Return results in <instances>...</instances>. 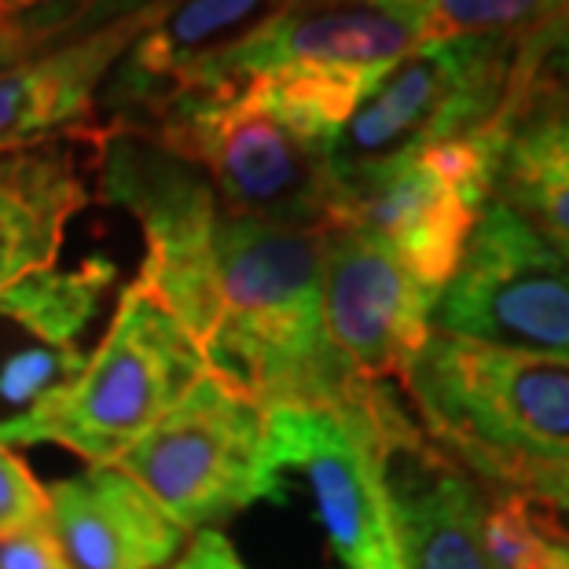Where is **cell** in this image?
<instances>
[{
  "instance_id": "cell-1",
  "label": "cell",
  "mask_w": 569,
  "mask_h": 569,
  "mask_svg": "<svg viewBox=\"0 0 569 569\" xmlns=\"http://www.w3.org/2000/svg\"><path fill=\"white\" fill-rule=\"evenodd\" d=\"M100 196L140 221L137 280L213 379L261 408L346 405L360 386L323 335V232L228 213L196 166L132 129H92Z\"/></svg>"
},
{
  "instance_id": "cell-2",
  "label": "cell",
  "mask_w": 569,
  "mask_h": 569,
  "mask_svg": "<svg viewBox=\"0 0 569 569\" xmlns=\"http://www.w3.org/2000/svg\"><path fill=\"white\" fill-rule=\"evenodd\" d=\"M371 78L276 70L162 100L132 132L196 166L228 213L323 232L335 224L327 151Z\"/></svg>"
},
{
  "instance_id": "cell-3",
  "label": "cell",
  "mask_w": 569,
  "mask_h": 569,
  "mask_svg": "<svg viewBox=\"0 0 569 569\" xmlns=\"http://www.w3.org/2000/svg\"><path fill=\"white\" fill-rule=\"evenodd\" d=\"M422 433L475 481L569 467V360L430 335L401 386Z\"/></svg>"
},
{
  "instance_id": "cell-4",
  "label": "cell",
  "mask_w": 569,
  "mask_h": 569,
  "mask_svg": "<svg viewBox=\"0 0 569 569\" xmlns=\"http://www.w3.org/2000/svg\"><path fill=\"white\" fill-rule=\"evenodd\" d=\"M522 41L427 38L379 74L327 151L335 196L433 143L522 111Z\"/></svg>"
},
{
  "instance_id": "cell-5",
  "label": "cell",
  "mask_w": 569,
  "mask_h": 569,
  "mask_svg": "<svg viewBox=\"0 0 569 569\" xmlns=\"http://www.w3.org/2000/svg\"><path fill=\"white\" fill-rule=\"evenodd\" d=\"M114 467L184 532L210 529L258 500H287L269 459L264 408L210 371Z\"/></svg>"
},
{
  "instance_id": "cell-6",
  "label": "cell",
  "mask_w": 569,
  "mask_h": 569,
  "mask_svg": "<svg viewBox=\"0 0 569 569\" xmlns=\"http://www.w3.org/2000/svg\"><path fill=\"white\" fill-rule=\"evenodd\" d=\"M511 126L515 114H503L481 132L433 143L338 191L335 224H353L379 239L422 287L441 295L496 196Z\"/></svg>"
},
{
  "instance_id": "cell-7",
  "label": "cell",
  "mask_w": 569,
  "mask_h": 569,
  "mask_svg": "<svg viewBox=\"0 0 569 569\" xmlns=\"http://www.w3.org/2000/svg\"><path fill=\"white\" fill-rule=\"evenodd\" d=\"M202 375V353L184 327L148 287L132 280L81 379L48 419L44 441H59L92 467L114 463Z\"/></svg>"
},
{
  "instance_id": "cell-8",
  "label": "cell",
  "mask_w": 569,
  "mask_h": 569,
  "mask_svg": "<svg viewBox=\"0 0 569 569\" xmlns=\"http://www.w3.org/2000/svg\"><path fill=\"white\" fill-rule=\"evenodd\" d=\"M433 335L569 360V261L503 199H489L433 306Z\"/></svg>"
},
{
  "instance_id": "cell-9",
  "label": "cell",
  "mask_w": 569,
  "mask_h": 569,
  "mask_svg": "<svg viewBox=\"0 0 569 569\" xmlns=\"http://www.w3.org/2000/svg\"><path fill=\"white\" fill-rule=\"evenodd\" d=\"M371 390L365 382L346 405L264 408L269 459L280 478H301L312 515L346 569H401L368 411Z\"/></svg>"
},
{
  "instance_id": "cell-10",
  "label": "cell",
  "mask_w": 569,
  "mask_h": 569,
  "mask_svg": "<svg viewBox=\"0 0 569 569\" xmlns=\"http://www.w3.org/2000/svg\"><path fill=\"white\" fill-rule=\"evenodd\" d=\"M118 264L84 258L0 290V445H41L44 427L89 365L81 338L100 317Z\"/></svg>"
},
{
  "instance_id": "cell-11",
  "label": "cell",
  "mask_w": 569,
  "mask_h": 569,
  "mask_svg": "<svg viewBox=\"0 0 569 569\" xmlns=\"http://www.w3.org/2000/svg\"><path fill=\"white\" fill-rule=\"evenodd\" d=\"M320 306L327 346L349 379L401 390L433 335L438 295L379 239L353 224H331L323 228Z\"/></svg>"
},
{
  "instance_id": "cell-12",
  "label": "cell",
  "mask_w": 569,
  "mask_h": 569,
  "mask_svg": "<svg viewBox=\"0 0 569 569\" xmlns=\"http://www.w3.org/2000/svg\"><path fill=\"white\" fill-rule=\"evenodd\" d=\"M368 411L401 569H492L478 481L422 433L397 386H375Z\"/></svg>"
},
{
  "instance_id": "cell-13",
  "label": "cell",
  "mask_w": 569,
  "mask_h": 569,
  "mask_svg": "<svg viewBox=\"0 0 569 569\" xmlns=\"http://www.w3.org/2000/svg\"><path fill=\"white\" fill-rule=\"evenodd\" d=\"M427 38V0H287L247 44L206 70L196 89H228L276 70L379 78Z\"/></svg>"
},
{
  "instance_id": "cell-14",
  "label": "cell",
  "mask_w": 569,
  "mask_h": 569,
  "mask_svg": "<svg viewBox=\"0 0 569 569\" xmlns=\"http://www.w3.org/2000/svg\"><path fill=\"white\" fill-rule=\"evenodd\" d=\"M287 0H159L103 81L114 129H132L169 96L196 89L206 70L247 44Z\"/></svg>"
},
{
  "instance_id": "cell-15",
  "label": "cell",
  "mask_w": 569,
  "mask_h": 569,
  "mask_svg": "<svg viewBox=\"0 0 569 569\" xmlns=\"http://www.w3.org/2000/svg\"><path fill=\"white\" fill-rule=\"evenodd\" d=\"M48 529L67 569H166L188 532L114 463L48 489Z\"/></svg>"
},
{
  "instance_id": "cell-16",
  "label": "cell",
  "mask_w": 569,
  "mask_h": 569,
  "mask_svg": "<svg viewBox=\"0 0 569 569\" xmlns=\"http://www.w3.org/2000/svg\"><path fill=\"white\" fill-rule=\"evenodd\" d=\"M151 11L0 67V151L92 132L96 96Z\"/></svg>"
},
{
  "instance_id": "cell-17",
  "label": "cell",
  "mask_w": 569,
  "mask_h": 569,
  "mask_svg": "<svg viewBox=\"0 0 569 569\" xmlns=\"http://www.w3.org/2000/svg\"><path fill=\"white\" fill-rule=\"evenodd\" d=\"M84 202L89 188L70 143L0 151V290L52 269L70 217Z\"/></svg>"
},
{
  "instance_id": "cell-18",
  "label": "cell",
  "mask_w": 569,
  "mask_h": 569,
  "mask_svg": "<svg viewBox=\"0 0 569 569\" xmlns=\"http://www.w3.org/2000/svg\"><path fill=\"white\" fill-rule=\"evenodd\" d=\"M496 199L555 247H569V100L529 96L503 143Z\"/></svg>"
},
{
  "instance_id": "cell-19",
  "label": "cell",
  "mask_w": 569,
  "mask_h": 569,
  "mask_svg": "<svg viewBox=\"0 0 569 569\" xmlns=\"http://www.w3.org/2000/svg\"><path fill=\"white\" fill-rule=\"evenodd\" d=\"M481 543L492 569H569V529L562 518L518 489H496L486 500Z\"/></svg>"
},
{
  "instance_id": "cell-20",
  "label": "cell",
  "mask_w": 569,
  "mask_h": 569,
  "mask_svg": "<svg viewBox=\"0 0 569 569\" xmlns=\"http://www.w3.org/2000/svg\"><path fill=\"white\" fill-rule=\"evenodd\" d=\"M430 38L529 41L569 22V0H427Z\"/></svg>"
},
{
  "instance_id": "cell-21",
  "label": "cell",
  "mask_w": 569,
  "mask_h": 569,
  "mask_svg": "<svg viewBox=\"0 0 569 569\" xmlns=\"http://www.w3.org/2000/svg\"><path fill=\"white\" fill-rule=\"evenodd\" d=\"M48 522V492L33 481L27 463L0 445V537Z\"/></svg>"
},
{
  "instance_id": "cell-22",
  "label": "cell",
  "mask_w": 569,
  "mask_h": 569,
  "mask_svg": "<svg viewBox=\"0 0 569 569\" xmlns=\"http://www.w3.org/2000/svg\"><path fill=\"white\" fill-rule=\"evenodd\" d=\"M81 4H92V0H0V19H4L8 30V52L16 67L30 56V48L38 44L41 33L52 27V22L63 16V11H74Z\"/></svg>"
},
{
  "instance_id": "cell-23",
  "label": "cell",
  "mask_w": 569,
  "mask_h": 569,
  "mask_svg": "<svg viewBox=\"0 0 569 569\" xmlns=\"http://www.w3.org/2000/svg\"><path fill=\"white\" fill-rule=\"evenodd\" d=\"M537 92L569 100V27L529 44V96Z\"/></svg>"
},
{
  "instance_id": "cell-24",
  "label": "cell",
  "mask_w": 569,
  "mask_h": 569,
  "mask_svg": "<svg viewBox=\"0 0 569 569\" xmlns=\"http://www.w3.org/2000/svg\"><path fill=\"white\" fill-rule=\"evenodd\" d=\"M0 569H67L48 522L0 537Z\"/></svg>"
},
{
  "instance_id": "cell-25",
  "label": "cell",
  "mask_w": 569,
  "mask_h": 569,
  "mask_svg": "<svg viewBox=\"0 0 569 569\" xmlns=\"http://www.w3.org/2000/svg\"><path fill=\"white\" fill-rule=\"evenodd\" d=\"M503 489H518V492L532 496V500L548 503L551 511L562 518V526L569 529V467L522 470V475H515Z\"/></svg>"
},
{
  "instance_id": "cell-26",
  "label": "cell",
  "mask_w": 569,
  "mask_h": 569,
  "mask_svg": "<svg viewBox=\"0 0 569 569\" xmlns=\"http://www.w3.org/2000/svg\"><path fill=\"white\" fill-rule=\"evenodd\" d=\"M169 569H247V566L236 555L232 543L221 537V532H217V529H199Z\"/></svg>"
},
{
  "instance_id": "cell-27",
  "label": "cell",
  "mask_w": 569,
  "mask_h": 569,
  "mask_svg": "<svg viewBox=\"0 0 569 569\" xmlns=\"http://www.w3.org/2000/svg\"><path fill=\"white\" fill-rule=\"evenodd\" d=\"M11 63V52H8V30H4V19H0V67Z\"/></svg>"
},
{
  "instance_id": "cell-28",
  "label": "cell",
  "mask_w": 569,
  "mask_h": 569,
  "mask_svg": "<svg viewBox=\"0 0 569 569\" xmlns=\"http://www.w3.org/2000/svg\"><path fill=\"white\" fill-rule=\"evenodd\" d=\"M559 250H562V258L569 261V247H559Z\"/></svg>"
}]
</instances>
